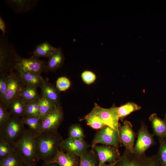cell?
Returning a JSON list of instances; mask_svg holds the SVG:
<instances>
[{
	"mask_svg": "<svg viewBox=\"0 0 166 166\" xmlns=\"http://www.w3.org/2000/svg\"><path fill=\"white\" fill-rule=\"evenodd\" d=\"M62 140L57 131L42 132L36 136L35 141L40 160L45 163L51 162L60 148Z\"/></svg>",
	"mask_w": 166,
	"mask_h": 166,
	"instance_id": "6da1fadb",
	"label": "cell"
},
{
	"mask_svg": "<svg viewBox=\"0 0 166 166\" xmlns=\"http://www.w3.org/2000/svg\"><path fill=\"white\" fill-rule=\"evenodd\" d=\"M36 136L29 128L26 129L14 148L15 152L20 156L26 166H36L40 160L37 148Z\"/></svg>",
	"mask_w": 166,
	"mask_h": 166,
	"instance_id": "7a4b0ae2",
	"label": "cell"
},
{
	"mask_svg": "<svg viewBox=\"0 0 166 166\" xmlns=\"http://www.w3.org/2000/svg\"><path fill=\"white\" fill-rule=\"evenodd\" d=\"M24 125L22 118L11 114L0 126V139L14 148L26 129Z\"/></svg>",
	"mask_w": 166,
	"mask_h": 166,
	"instance_id": "3957f363",
	"label": "cell"
},
{
	"mask_svg": "<svg viewBox=\"0 0 166 166\" xmlns=\"http://www.w3.org/2000/svg\"><path fill=\"white\" fill-rule=\"evenodd\" d=\"M21 57L6 38L2 37L0 38V75H7L11 71L16 69Z\"/></svg>",
	"mask_w": 166,
	"mask_h": 166,
	"instance_id": "277c9868",
	"label": "cell"
},
{
	"mask_svg": "<svg viewBox=\"0 0 166 166\" xmlns=\"http://www.w3.org/2000/svg\"><path fill=\"white\" fill-rule=\"evenodd\" d=\"M115 166H162L156 155L151 156L138 154L126 149Z\"/></svg>",
	"mask_w": 166,
	"mask_h": 166,
	"instance_id": "5b68a950",
	"label": "cell"
},
{
	"mask_svg": "<svg viewBox=\"0 0 166 166\" xmlns=\"http://www.w3.org/2000/svg\"><path fill=\"white\" fill-rule=\"evenodd\" d=\"M118 108L113 105L109 108H104L95 103L94 107L89 114L96 116L106 126L112 128L119 133Z\"/></svg>",
	"mask_w": 166,
	"mask_h": 166,
	"instance_id": "8992f818",
	"label": "cell"
},
{
	"mask_svg": "<svg viewBox=\"0 0 166 166\" xmlns=\"http://www.w3.org/2000/svg\"><path fill=\"white\" fill-rule=\"evenodd\" d=\"M25 86L17 73L13 71L7 74V86L6 92L2 99L1 103L8 109L10 103L15 98L20 97V93Z\"/></svg>",
	"mask_w": 166,
	"mask_h": 166,
	"instance_id": "52a82bcc",
	"label": "cell"
},
{
	"mask_svg": "<svg viewBox=\"0 0 166 166\" xmlns=\"http://www.w3.org/2000/svg\"><path fill=\"white\" fill-rule=\"evenodd\" d=\"M120 142L119 133L112 128L106 126L95 135L92 142V152L94 153V148L99 143L118 148Z\"/></svg>",
	"mask_w": 166,
	"mask_h": 166,
	"instance_id": "ba28073f",
	"label": "cell"
},
{
	"mask_svg": "<svg viewBox=\"0 0 166 166\" xmlns=\"http://www.w3.org/2000/svg\"><path fill=\"white\" fill-rule=\"evenodd\" d=\"M154 134L148 131V126L143 122L137 132V139L133 148V152L138 154H145L148 149L154 145L156 142L153 138Z\"/></svg>",
	"mask_w": 166,
	"mask_h": 166,
	"instance_id": "9c48e42d",
	"label": "cell"
},
{
	"mask_svg": "<svg viewBox=\"0 0 166 166\" xmlns=\"http://www.w3.org/2000/svg\"><path fill=\"white\" fill-rule=\"evenodd\" d=\"M46 63L45 61L39 60L38 57L34 56L28 58L21 57L18 61L17 68L41 75V73L45 71Z\"/></svg>",
	"mask_w": 166,
	"mask_h": 166,
	"instance_id": "30bf717a",
	"label": "cell"
},
{
	"mask_svg": "<svg viewBox=\"0 0 166 166\" xmlns=\"http://www.w3.org/2000/svg\"><path fill=\"white\" fill-rule=\"evenodd\" d=\"M119 135L120 141L126 149L133 152V148L136 134L134 132L131 123L124 121L123 125H120Z\"/></svg>",
	"mask_w": 166,
	"mask_h": 166,
	"instance_id": "8fae6325",
	"label": "cell"
},
{
	"mask_svg": "<svg viewBox=\"0 0 166 166\" xmlns=\"http://www.w3.org/2000/svg\"><path fill=\"white\" fill-rule=\"evenodd\" d=\"M94 150L97 152L98 156V166H101L107 162H114L118 160L121 156L118 148L111 146L96 145Z\"/></svg>",
	"mask_w": 166,
	"mask_h": 166,
	"instance_id": "7c38bea8",
	"label": "cell"
},
{
	"mask_svg": "<svg viewBox=\"0 0 166 166\" xmlns=\"http://www.w3.org/2000/svg\"><path fill=\"white\" fill-rule=\"evenodd\" d=\"M63 118V113L58 106L55 110L42 119L41 131L44 132L57 131Z\"/></svg>",
	"mask_w": 166,
	"mask_h": 166,
	"instance_id": "4fadbf2b",
	"label": "cell"
},
{
	"mask_svg": "<svg viewBox=\"0 0 166 166\" xmlns=\"http://www.w3.org/2000/svg\"><path fill=\"white\" fill-rule=\"evenodd\" d=\"M60 148L67 152L80 157L87 151L88 146L83 140H74L68 137L62 140Z\"/></svg>",
	"mask_w": 166,
	"mask_h": 166,
	"instance_id": "5bb4252c",
	"label": "cell"
},
{
	"mask_svg": "<svg viewBox=\"0 0 166 166\" xmlns=\"http://www.w3.org/2000/svg\"><path fill=\"white\" fill-rule=\"evenodd\" d=\"M77 157L68 152L65 153L60 148L50 162L56 163L59 166H79L80 161Z\"/></svg>",
	"mask_w": 166,
	"mask_h": 166,
	"instance_id": "9a60e30c",
	"label": "cell"
},
{
	"mask_svg": "<svg viewBox=\"0 0 166 166\" xmlns=\"http://www.w3.org/2000/svg\"><path fill=\"white\" fill-rule=\"evenodd\" d=\"M17 73L25 86H30L36 88L41 87L43 78L40 75L16 69Z\"/></svg>",
	"mask_w": 166,
	"mask_h": 166,
	"instance_id": "2e32d148",
	"label": "cell"
},
{
	"mask_svg": "<svg viewBox=\"0 0 166 166\" xmlns=\"http://www.w3.org/2000/svg\"><path fill=\"white\" fill-rule=\"evenodd\" d=\"M6 4L16 13H23L33 9L37 1L11 0L6 1Z\"/></svg>",
	"mask_w": 166,
	"mask_h": 166,
	"instance_id": "e0dca14e",
	"label": "cell"
},
{
	"mask_svg": "<svg viewBox=\"0 0 166 166\" xmlns=\"http://www.w3.org/2000/svg\"><path fill=\"white\" fill-rule=\"evenodd\" d=\"M155 135L158 138L166 139V121L159 117L155 113L149 117Z\"/></svg>",
	"mask_w": 166,
	"mask_h": 166,
	"instance_id": "ac0fdd59",
	"label": "cell"
},
{
	"mask_svg": "<svg viewBox=\"0 0 166 166\" xmlns=\"http://www.w3.org/2000/svg\"><path fill=\"white\" fill-rule=\"evenodd\" d=\"M64 57L61 48H57L55 52L48 57L45 71H53L63 64Z\"/></svg>",
	"mask_w": 166,
	"mask_h": 166,
	"instance_id": "d6986e66",
	"label": "cell"
},
{
	"mask_svg": "<svg viewBox=\"0 0 166 166\" xmlns=\"http://www.w3.org/2000/svg\"><path fill=\"white\" fill-rule=\"evenodd\" d=\"M42 96L58 105L59 94L57 89L50 84L43 78L42 85L40 87Z\"/></svg>",
	"mask_w": 166,
	"mask_h": 166,
	"instance_id": "ffe728a7",
	"label": "cell"
},
{
	"mask_svg": "<svg viewBox=\"0 0 166 166\" xmlns=\"http://www.w3.org/2000/svg\"><path fill=\"white\" fill-rule=\"evenodd\" d=\"M26 105V103L20 97L14 99L10 103L8 109L11 115L22 118L25 114Z\"/></svg>",
	"mask_w": 166,
	"mask_h": 166,
	"instance_id": "44dd1931",
	"label": "cell"
},
{
	"mask_svg": "<svg viewBox=\"0 0 166 166\" xmlns=\"http://www.w3.org/2000/svg\"><path fill=\"white\" fill-rule=\"evenodd\" d=\"M56 49L57 48L45 41L37 45L33 52V56L38 58L40 57L48 58Z\"/></svg>",
	"mask_w": 166,
	"mask_h": 166,
	"instance_id": "7402d4cb",
	"label": "cell"
},
{
	"mask_svg": "<svg viewBox=\"0 0 166 166\" xmlns=\"http://www.w3.org/2000/svg\"><path fill=\"white\" fill-rule=\"evenodd\" d=\"M58 106L47 98L42 96L39 101V111L41 119L55 110Z\"/></svg>",
	"mask_w": 166,
	"mask_h": 166,
	"instance_id": "603a6c76",
	"label": "cell"
},
{
	"mask_svg": "<svg viewBox=\"0 0 166 166\" xmlns=\"http://www.w3.org/2000/svg\"><path fill=\"white\" fill-rule=\"evenodd\" d=\"M25 124L37 136L41 132L42 119L40 117L34 116L24 117L21 118Z\"/></svg>",
	"mask_w": 166,
	"mask_h": 166,
	"instance_id": "cb8c5ba5",
	"label": "cell"
},
{
	"mask_svg": "<svg viewBox=\"0 0 166 166\" xmlns=\"http://www.w3.org/2000/svg\"><path fill=\"white\" fill-rule=\"evenodd\" d=\"M37 88L31 86H25L20 92V97L26 103L39 100L40 98Z\"/></svg>",
	"mask_w": 166,
	"mask_h": 166,
	"instance_id": "d4e9b609",
	"label": "cell"
},
{
	"mask_svg": "<svg viewBox=\"0 0 166 166\" xmlns=\"http://www.w3.org/2000/svg\"><path fill=\"white\" fill-rule=\"evenodd\" d=\"M141 107L133 102H128L118 107V113L119 119L121 120L133 112L139 110Z\"/></svg>",
	"mask_w": 166,
	"mask_h": 166,
	"instance_id": "484cf974",
	"label": "cell"
},
{
	"mask_svg": "<svg viewBox=\"0 0 166 166\" xmlns=\"http://www.w3.org/2000/svg\"><path fill=\"white\" fill-rule=\"evenodd\" d=\"M20 156L15 152L0 160V166H26Z\"/></svg>",
	"mask_w": 166,
	"mask_h": 166,
	"instance_id": "4316f807",
	"label": "cell"
},
{
	"mask_svg": "<svg viewBox=\"0 0 166 166\" xmlns=\"http://www.w3.org/2000/svg\"><path fill=\"white\" fill-rule=\"evenodd\" d=\"M39 100L26 103V108L24 117L34 116L40 118L39 107Z\"/></svg>",
	"mask_w": 166,
	"mask_h": 166,
	"instance_id": "83f0119b",
	"label": "cell"
},
{
	"mask_svg": "<svg viewBox=\"0 0 166 166\" xmlns=\"http://www.w3.org/2000/svg\"><path fill=\"white\" fill-rule=\"evenodd\" d=\"M79 166H98L93 152L87 151L80 157Z\"/></svg>",
	"mask_w": 166,
	"mask_h": 166,
	"instance_id": "f1b7e54d",
	"label": "cell"
},
{
	"mask_svg": "<svg viewBox=\"0 0 166 166\" xmlns=\"http://www.w3.org/2000/svg\"><path fill=\"white\" fill-rule=\"evenodd\" d=\"M159 147L156 154L162 166H166V139L158 138Z\"/></svg>",
	"mask_w": 166,
	"mask_h": 166,
	"instance_id": "f546056e",
	"label": "cell"
},
{
	"mask_svg": "<svg viewBox=\"0 0 166 166\" xmlns=\"http://www.w3.org/2000/svg\"><path fill=\"white\" fill-rule=\"evenodd\" d=\"M84 119L85 120L88 125L94 129H101L106 126L98 117L89 113Z\"/></svg>",
	"mask_w": 166,
	"mask_h": 166,
	"instance_id": "4dcf8cb0",
	"label": "cell"
},
{
	"mask_svg": "<svg viewBox=\"0 0 166 166\" xmlns=\"http://www.w3.org/2000/svg\"><path fill=\"white\" fill-rule=\"evenodd\" d=\"M15 152V149L9 144L0 139V160Z\"/></svg>",
	"mask_w": 166,
	"mask_h": 166,
	"instance_id": "1f68e13d",
	"label": "cell"
},
{
	"mask_svg": "<svg viewBox=\"0 0 166 166\" xmlns=\"http://www.w3.org/2000/svg\"><path fill=\"white\" fill-rule=\"evenodd\" d=\"M69 138L74 140H83L84 134L82 129L78 125H73L69 128Z\"/></svg>",
	"mask_w": 166,
	"mask_h": 166,
	"instance_id": "d6a6232c",
	"label": "cell"
},
{
	"mask_svg": "<svg viewBox=\"0 0 166 166\" xmlns=\"http://www.w3.org/2000/svg\"><path fill=\"white\" fill-rule=\"evenodd\" d=\"M71 85L69 80L65 77H59L56 82V87L60 91H64L68 89Z\"/></svg>",
	"mask_w": 166,
	"mask_h": 166,
	"instance_id": "836d02e7",
	"label": "cell"
},
{
	"mask_svg": "<svg viewBox=\"0 0 166 166\" xmlns=\"http://www.w3.org/2000/svg\"><path fill=\"white\" fill-rule=\"evenodd\" d=\"M81 77L83 82L87 85H90L94 82L96 78L95 74L89 70L83 71L81 74Z\"/></svg>",
	"mask_w": 166,
	"mask_h": 166,
	"instance_id": "e575fe53",
	"label": "cell"
},
{
	"mask_svg": "<svg viewBox=\"0 0 166 166\" xmlns=\"http://www.w3.org/2000/svg\"><path fill=\"white\" fill-rule=\"evenodd\" d=\"M7 109L6 106L0 103V126L8 120L11 115Z\"/></svg>",
	"mask_w": 166,
	"mask_h": 166,
	"instance_id": "d590c367",
	"label": "cell"
},
{
	"mask_svg": "<svg viewBox=\"0 0 166 166\" xmlns=\"http://www.w3.org/2000/svg\"><path fill=\"white\" fill-rule=\"evenodd\" d=\"M7 86V75L1 74L0 76V100L5 94Z\"/></svg>",
	"mask_w": 166,
	"mask_h": 166,
	"instance_id": "8d00e7d4",
	"label": "cell"
},
{
	"mask_svg": "<svg viewBox=\"0 0 166 166\" xmlns=\"http://www.w3.org/2000/svg\"><path fill=\"white\" fill-rule=\"evenodd\" d=\"M6 26L5 24L1 17H0V29L2 31V35L4 36L6 31Z\"/></svg>",
	"mask_w": 166,
	"mask_h": 166,
	"instance_id": "74e56055",
	"label": "cell"
},
{
	"mask_svg": "<svg viewBox=\"0 0 166 166\" xmlns=\"http://www.w3.org/2000/svg\"><path fill=\"white\" fill-rule=\"evenodd\" d=\"M42 166H59L56 163L51 162L45 163L44 162Z\"/></svg>",
	"mask_w": 166,
	"mask_h": 166,
	"instance_id": "f35d334b",
	"label": "cell"
},
{
	"mask_svg": "<svg viewBox=\"0 0 166 166\" xmlns=\"http://www.w3.org/2000/svg\"><path fill=\"white\" fill-rule=\"evenodd\" d=\"M117 160L113 163H109L108 164H102L101 166H115Z\"/></svg>",
	"mask_w": 166,
	"mask_h": 166,
	"instance_id": "ab89813d",
	"label": "cell"
},
{
	"mask_svg": "<svg viewBox=\"0 0 166 166\" xmlns=\"http://www.w3.org/2000/svg\"><path fill=\"white\" fill-rule=\"evenodd\" d=\"M165 120L166 121V113L165 115Z\"/></svg>",
	"mask_w": 166,
	"mask_h": 166,
	"instance_id": "60d3db41",
	"label": "cell"
},
{
	"mask_svg": "<svg viewBox=\"0 0 166 166\" xmlns=\"http://www.w3.org/2000/svg\"><path fill=\"white\" fill-rule=\"evenodd\" d=\"M34 166V165H29V166Z\"/></svg>",
	"mask_w": 166,
	"mask_h": 166,
	"instance_id": "b9f144b4",
	"label": "cell"
}]
</instances>
